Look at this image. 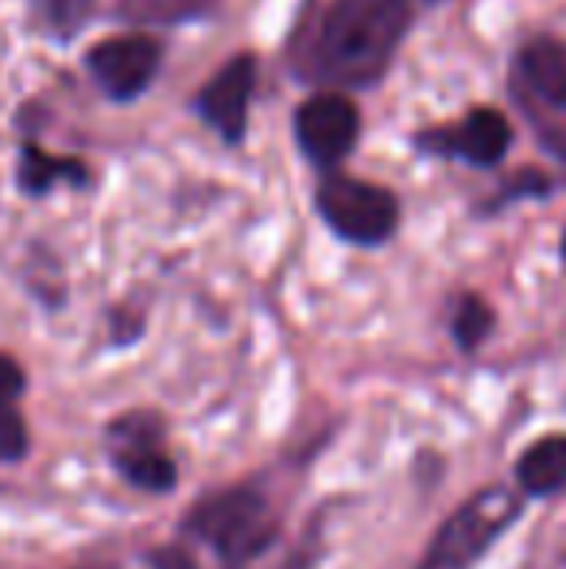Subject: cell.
<instances>
[{
	"mask_svg": "<svg viewBox=\"0 0 566 569\" xmlns=\"http://www.w3.org/2000/svg\"><path fill=\"white\" fill-rule=\"evenodd\" d=\"M59 179L82 182L86 179L82 163H75V159H54L28 143V148H23V159H20V187L28 190V194H43V190H51Z\"/></svg>",
	"mask_w": 566,
	"mask_h": 569,
	"instance_id": "obj_12",
	"label": "cell"
},
{
	"mask_svg": "<svg viewBox=\"0 0 566 569\" xmlns=\"http://www.w3.org/2000/svg\"><path fill=\"white\" fill-rule=\"evenodd\" d=\"M424 148L438 151V156H458L466 163L493 167L513 143V128L497 109H474L466 120H458L454 128H438V132L424 136Z\"/></svg>",
	"mask_w": 566,
	"mask_h": 569,
	"instance_id": "obj_9",
	"label": "cell"
},
{
	"mask_svg": "<svg viewBox=\"0 0 566 569\" xmlns=\"http://www.w3.org/2000/svg\"><path fill=\"white\" fill-rule=\"evenodd\" d=\"M23 396V368L12 357H0V415H12Z\"/></svg>",
	"mask_w": 566,
	"mask_h": 569,
	"instance_id": "obj_14",
	"label": "cell"
},
{
	"mask_svg": "<svg viewBox=\"0 0 566 569\" xmlns=\"http://www.w3.org/2000/svg\"><path fill=\"white\" fill-rule=\"evenodd\" d=\"M357 124H361L357 106L341 93H318V98L302 101L295 113L299 148L322 167L346 159V151L357 143Z\"/></svg>",
	"mask_w": 566,
	"mask_h": 569,
	"instance_id": "obj_8",
	"label": "cell"
},
{
	"mask_svg": "<svg viewBox=\"0 0 566 569\" xmlns=\"http://www.w3.org/2000/svg\"><path fill=\"white\" fill-rule=\"evenodd\" d=\"M516 70H520L524 98L539 101V109H544V117L532 113L536 132H544L547 143L566 156V43H559V39H532L520 51Z\"/></svg>",
	"mask_w": 566,
	"mask_h": 569,
	"instance_id": "obj_5",
	"label": "cell"
},
{
	"mask_svg": "<svg viewBox=\"0 0 566 569\" xmlns=\"http://www.w3.org/2000/svg\"><path fill=\"white\" fill-rule=\"evenodd\" d=\"M489 326H493V310L485 307L477 295H466V299L458 302V310H454V338H458L461 349L481 345L485 333H489Z\"/></svg>",
	"mask_w": 566,
	"mask_h": 569,
	"instance_id": "obj_13",
	"label": "cell"
},
{
	"mask_svg": "<svg viewBox=\"0 0 566 569\" xmlns=\"http://www.w3.org/2000/svg\"><path fill=\"white\" fill-rule=\"evenodd\" d=\"M520 516V496L513 488H485V492L469 496L458 511L443 523V531L430 539L419 569H469L493 542L500 539V531L516 523Z\"/></svg>",
	"mask_w": 566,
	"mask_h": 569,
	"instance_id": "obj_2",
	"label": "cell"
},
{
	"mask_svg": "<svg viewBox=\"0 0 566 569\" xmlns=\"http://www.w3.org/2000/svg\"><path fill=\"white\" fill-rule=\"evenodd\" d=\"M159 43L151 36H113L101 39L90 51L86 67H90L93 82L117 101H132L140 98L151 86L159 70Z\"/></svg>",
	"mask_w": 566,
	"mask_h": 569,
	"instance_id": "obj_6",
	"label": "cell"
},
{
	"mask_svg": "<svg viewBox=\"0 0 566 569\" xmlns=\"http://www.w3.org/2000/svg\"><path fill=\"white\" fill-rule=\"evenodd\" d=\"M516 480L524 492L552 496L566 488V435L539 438L536 446H528L516 465Z\"/></svg>",
	"mask_w": 566,
	"mask_h": 569,
	"instance_id": "obj_11",
	"label": "cell"
},
{
	"mask_svg": "<svg viewBox=\"0 0 566 569\" xmlns=\"http://www.w3.org/2000/svg\"><path fill=\"white\" fill-rule=\"evenodd\" d=\"M109 446H113V465L125 472V480L148 492H167L175 485V461L163 450V435H159L156 419H117L109 430Z\"/></svg>",
	"mask_w": 566,
	"mask_h": 569,
	"instance_id": "obj_7",
	"label": "cell"
},
{
	"mask_svg": "<svg viewBox=\"0 0 566 569\" xmlns=\"http://www.w3.org/2000/svg\"><path fill=\"white\" fill-rule=\"evenodd\" d=\"M408 0H338L310 43L307 74L330 86H373L408 31Z\"/></svg>",
	"mask_w": 566,
	"mask_h": 569,
	"instance_id": "obj_1",
	"label": "cell"
},
{
	"mask_svg": "<svg viewBox=\"0 0 566 569\" xmlns=\"http://www.w3.org/2000/svg\"><path fill=\"white\" fill-rule=\"evenodd\" d=\"M318 213L338 237L354 244H380L393 237L400 221V206L385 187L349 179V174H330L318 187Z\"/></svg>",
	"mask_w": 566,
	"mask_h": 569,
	"instance_id": "obj_4",
	"label": "cell"
},
{
	"mask_svg": "<svg viewBox=\"0 0 566 569\" xmlns=\"http://www.w3.org/2000/svg\"><path fill=\"white\" fill-rule=\"evenodd\" d=\"M190 531L229 566H245L257 558L260 550L272 542L276 519L272 508L260 492L252 488H237V492H221L195 508L190 516Z\"/></svg>",
	"mask_w": 566,
	"mask_h": 569,
	"instance_id": "obj_3",
	"label": "cell"
},
{
	"mask_svg": "<svg viewBox=\"0 0 566 569\" xmlns=\"http://www.w3.org/2000/svg\"><path fill=\"white\" fill-rule=\"evenodd\" d=\"M252 86H257V67H252L249 54H241L206 82V90L198 93V113L210 120L226 140H241L245 120H249Z\"/></svg>",
	"mask_w": 566,
	"mask_h": 569,
	"instance_id": "obj_10",
	"label": "cell"
}]
</instances>
